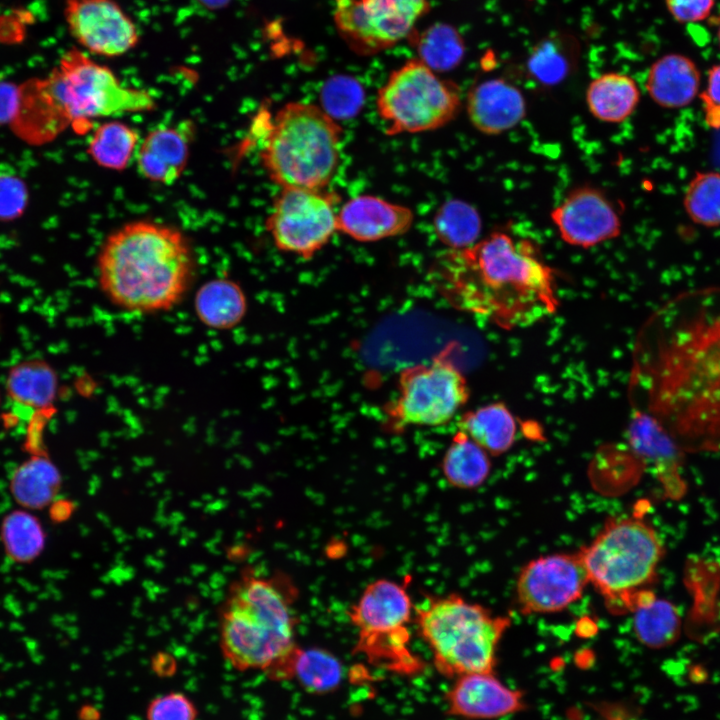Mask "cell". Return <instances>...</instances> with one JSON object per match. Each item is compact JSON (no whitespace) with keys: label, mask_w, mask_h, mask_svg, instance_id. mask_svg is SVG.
Returning <instances> with one entry per match:
<instances>
[{"label":"cell","mask_w":720,"mask_h":720,"mask_svg":"<svg viewBox=\"0 0 720 720\" xmlns=\"http://www.w3.org/2000/svg\"><path fill=\"white\" fill-rule=\"evenodd\" d=\"M628 437L634 451L653 463L665 484L676 486L678 491L682 489L679 475L682 448L652 416L634 409Z\"/></svg>","instance_id":"603a6c76"},{"label":"cell","mask_w":720,"mask_h":720,"mask_svg":"<svg viewBox=\"0 0 720 720\" xmlns=\"http://www.w3.org/2000/svg\"><path fill=\"white\" fill-rule=\"evenodd\" d=\"M442 473L453 487L470 490L481 486L491 471L489 454L465 432L454 434L441 462Z\"/></svg>","instance_id":"4dcf8cb0"},{"label":"cell","mask_w":720,"mask_h":720,"mask_svg":"<svg viewBox=\"0 0 720 720\" xmlns=\"http://www.w3.org/2000/svg\"><path fill=\"white\" fill-rule=\"evenodd\" d=\"M145 717L146 720H197L198 708L184 692L170 691L149 701Z\"/></svg>","instance_id":"f35d334b"},{"label":"cell","mask_w":720,"mask_h":720,"mask_svg":"<svg viewBox=\"0 0 720 720\" xmlns=\"http://www.w3.org/2000/svg\"><path fill=\"white\" fill-rule=\"evenodd\" d=\"M28 203V190L24 181L12 174H0V221L20 217Z\"/></svg>","instance_id":"ab89813d"},{"label":"cell","mask_w":720,"mask_h":720,"mask_svg":"<svg viewBox=\"0 0 720 720\" xmlns=\"http://www.w3.org/2000/svg\"><path fill=\"white\" fill-rule=\"evenodd\" d=\"M632 396L681 443L720 441V290L675 298L640 332Z\"/></svg>","instance_id":"6da1fadb"},{"label":"cell","mask_w":720,"mask_h":720,"mask_svg":"<svg viewBox=\"0 0 720 720\" xmlns=\"http://www.w3.org/2000/svg\"><path fill=\"white\" fill-rule=\"evenodd\" d=\"M449 354L446 349L430 363L400 372L398 394L385 408L393 428L444 425L467 403L470 390L466 378Z\"/></svg>","instance_id":"8fae6325"},{"label":"cell","mask_w":720,"mask_h":720,"mask_svg":"<svg viewBox=\"0 0 720 720\" xmlns=\"http://www.w3.org/2000/svg\"><path fill=\"white\" fill-rule=\"evenodd\" d=\"M589 584L615 613L632 611L657 573L663 557L655 529L635 517L609 519L595 538L579 550Z\"/></svg>","instance_id":"52a82bcc"},{"label":"cell","mask_w":720,"mask_h":720,"mask_svg":"<svg viewBox=\"0 0 720 720\" xmlns=\"http://www.w3.org/2000/svg\"><path fill=\"white\" fill-rule=\"evenodd\" d=\"M683 206L694 223L720 226V173L697 172L685 190Z\"/></svg>","instance_id":"8d00e7d4"},{"label":"cell","mask_w":720,"mask_h":720,"mask_svg":"<svg viewBox=\"0 0 720 720\" xmlns=\"http://www.w3.org/2000/svg\"><path fill=\"white\" fill-rule=\"evenodd\" d=\"M202 5L210 9H218L226 6L230 0H198Z\"/></svg>","instance_id":"f6af8a7d"},{"label":"cell","mask_w":720,"mask_h":720,"mask_svg":"<svg viewBox=\"0 0 720 720\" xmlns=\"http://www.w3.org/2000/svg\"><path fill=\"white\" fill-rule=\"evenodd\" d=\"M717 37H718V43H719V46H720V27H719L718 32H717Z\"/></svg>","instance_id":"bcb514c9"},{"label":"cell","mask_w":720,"mask_h":720,"mask_svg":"<svg viewBox=\"0 0 720 720\" xmlns=\"http://www.w3.org/2000/svg\"><path fill=\"white\" fill-rule=\"evenodd\" d=\"M335 28L360 56L388 50L416 31L430 0H332Z\"/></svg>","instance_id":"7c38bea8"},{"label":"cell","mask_w":720,"mask_h":720,"mask_svg":"<svg viewBox=\"0 0 720 720\" xmlns=\"http://www.w3.org/2000/svg\"><path fill=\"white\" fill-rule=\"evenodd\" d=\"M296 587L282 573L261 576L245 567L218 609L219 645L238 671L259 670L276 680L297 647Z\"/></svg>","instance_id":"277c9868"},{"label":"cell","mask_w":720,"mask_h":720,"mask_svg":"<svg viewBox=\"0 0 720 720\" xmlns=\"http://www.w3.org/2000/svg\"><path fill=\"white\" fill-rule=\"evenodd\" d=\"M342 129L320 106L285 104L264 137L260 160L282 188L323 190L340 161Z\"/></svg>","instance_id":"5b68a950"},{"label":"cell","mask_w":720,"mask_h":720,"mask_svg":"<svg viewBox=\"0 0 720 720\" xmlns=\"http://www.w3.org/2000/svg\"><path fill=\"white\" fill-rule=\"evenodd\" d=\"M97 279L115 307L139 314L169 311L189 291L195 259L178 229L150 221L123 225L104 241Z\"/></svg>","instance_id":"3957f363"},{"label":"cell","mask_w":720,"mask_h":720,"mask_svg":"<svg viewBox=\"0 0 720 720\" xmlns=\"http://www.w3.org/2000/svg\"><path fill=\"white\" fill-rule=\"evenodd\" d=\"M588 584L579 551L543 555L521 568L516 601L523 614L561 612L582 597Z\"/></svg>","instance_id":"5bb4252c"},{"label":"cell","mask_w":720,"mask_h":720,"mask_svg":"<svg viewBox=\"0 0 720 720\" xmlns=\"http://www.w3.org/2000/svg\"><path fill=\"white\" fill-rule=\"evenodd\" d=\"M433 229L441 243L451 250H460L478 241L482 219L472 204L460 199H450L436 211Z\"/></svg>","instance_id":"836d02e7"},{"label":"cell","mask_w":720,"mask_h":720,"mask_svg":"<svg viewBox=\"0 0 720 720\" xmlns=\"http://www.w3.org/2000/svg\"><path fill=\"white\" fill-rule=\"evenodd\" d=\"M417 58L436 73L456 68L465 56V42L452 25L436 23L409 38Z\"/></svg>","instance_id":"1f68e13d"},{"label":"cell","mask_w":720,"mask_h":720,"mask_svg":"<svg viewBox=\"0 0 720 720\" xmlns=\"http://www.w3.org/2000/svg\"><path fill=\"white\" fill-rule=\"evenodd\" d=\"M574 45L567 40L551 38L540 42L530 54L527 70L539 84L553 86L565 80L576 62Z\"/></svg>","instance_id":"d590c367"},{"label":"cell","mask_w":720,"mask_h":720,"mask_svg":"<svg viewBox=\"0 0 720 720\" xmlns=\"http://www.w3.org/2000/svg\"><path fill=\"white\" fill-rule=\"evenodd\" d=\"M338 202L337 194L323 190L282 188L266 229L279 250L311 259L337 231Z\"/></svg>","instance_id":"4fadbf2b"},{"label":"cell","mask_w":720,"mask_h":720,"mask_svg":"<svg viewBox=\"0 0 720 720\" xmlns=\"http://www.w3.org/2000/svg\"><path fill=\"white\" fill-rule=\"evenodd\" d=\"M192 130V124L184 121L149 131L135 156L139 173L155 183H175L188 162Z\"/></svg>","instance_id":"ffe728a7"},{"label":"cell","mask_w":720,"mask_h":720,"mask_svg":"<svg viewBox=\"0 0 720 720\" xmlns=\"http://www.w3.org/2000/svg\"><path fill=\"white\" fill-rule=\"evenodd\" d=\"M376 107L387 135L427 132L456 117L461 94L454 82L440 78L415 57L389 74L378 90Z\"/></svg>","instance_id":"30bf717a"},{"label":"cell","mask_w":720,"mask_h":720,"mask_svg":"<svg viewBox=\"0 0 720 720\" xmlns=\"http://www.w3.org/2000/svg\"><path fill=\"white\" fill-rule=\"evenodd\" d=\"M431 274L451 306L504 330L534 325L559 307L553 268L530 241L504 232L446 252Z\"/></svg>","instance_id":"7a4b0ae2"},{"label":"cell","mask_w":720,"mask_h":720,"mask_svg":"<svg viewBox=\"0 0 720 720\" xmlns=\"http://www.w3.org/2000/svg\"><path fill=\"white\" fill-rule=\"evenodd\" d=\"M466 110L474 128L486 135H499L514 128L527 112L521 90L502 78L486 79L471 87Z\"/></svg>","instance_id":"d6986e66"},{"label":"cell","mask_w":720,"mask_h":720,"mask_svg":"<svg viewBox=\"0 0 720 720\" xmlns=\"http://www.w3.org/2000/svg\"><path fill=\"white\" fill-rule=\"evenodd\" d=\"M64 16L72 37L90 53L118 57L139 42L135 23L115 0H66Z\"/></svg>","instance_id":"9a60e30c"},{"label":"cell","mask_w":720,"mask_h":720,"mask_svg":"<svg viewBox=\"0 0 720 720\" xmlns=\"http://www.w3.org/2000/svg\"><path fill=\"white\" fill-rule=\"evenodd\" d=\"M61 475L55 464L43 455L22 462L10 479V491L15 501L27 510L49 505L61 487Z\"/></svg>","instance_id":"f1b7e54d"},{"label":"cell","mask_w":720,"mask_h":720,"mask_svg":"<svg viewBox=\"0 0 720 720\" xmlns=\"http://www.w3.org/2000/svg\"><path fill=\"white\" fill-rule=\"evenodd\" d=\"M343 674L341 662L329 651L298 646L277 680H296L307 692L324 694L339 687Z\"/></svg>","instance_id":"83f0119b"},{"label":"cell","mask_w":720,"mask_h":720,"mask_svg":"<svg viewBox=\"0 0 720 720\" xmlns=\"http://www.w3.org/2000/svg\"><path fill=\"white\" fill-rule=\"evenodd\" d=\"M5 388L9 399L20 407L48 409L56 399L58 376L45 360L27 359L9 369Z\"/></svg>","instance_id":"d4e9b609"},{"label":"cell","mask_w":720,"mask_h":720,"mask_svg":"<svg viewBox=\"0 0 720 720\" xmlns=\"http://www.w3.org/2000/svg\"><path fill=\"white\" fill-rule=\"evenodd\" d=\"M19 102V84L0 80V125L11 124Z\"/></svg>","instance_id":"b9f144b4"},{"label":"cell","mask_w":720,"mask_h":720,"mask_svg":"<svg viewBox=\"0 0 720 720\" xmlns=\"http://www.w3.org/2000/svg\"><path fill=\"white\" fill-rule=\"evenodd\" d=\"M410 580V576L401 583L374 580L348 612L357 632L354 653L374 667L408 677L424 669L423 661L411 647L415 606L408 591Z\"/></svg>","instance_id":"ba28073f"},{"label":"cell","mask_w":720,"mask_h":720,"mask_svg":"<svg viewBox=\"0 0 720 720\" xmlns=\"http://www.w3.org/2000/svg\"><path fill=\"white\" fill-rule=\"evenodd\" d=\"M10 127L26 143L43 145L69 126L49 95L43 79L32 78L19 84V102Z\"/></svg>","instance_id":"44dd1931"},{"label":"cell","mask_w":720,"mask_h":720,"mask_svg":"<svg viewBox=\"0 0 720 720\" xmlns=\"http://www.w3.org/2000/svg\"><path fill=\"white\" fill-rule=\"evenodd\" d=\"M42 79L68 126L78 132L94 119L151 111L156 105L148 91L124 86L112 70L76 48Z\"/></svg>","instance_id":"9c48e42d"},{"label":"cell","mask_w":720,"mask_h":720,"mask_svg":"<svg viewBox=\"0 0 720 720\" xmlns=\"http://www.w3.org/2000/svg\"><path fill=\"white\" fill-rule=\"evenodd\" d=\"M715 0H665L670 15L679 23L705 20L713 10Z\"/></svg>","instance_id":"60d3db41"},{"label":"cell","mask_w":720,"mask_h":720,"mask_svg":"<svg viewBox=\"0 0 720 720\" xmlns=\"http://www.w3.org/2000/svg\"><path fill=\"white\" fill-rule=\"evenodd\" d=\"M459 429L489 455L499 456L514 444L517 423L504 403L495 402L467 411L459 421Z\"/></svg>","instance_id":"4316f807"},{"label":"cell","mask_w":720,"mask_h":720,"mask_svg":"<svg viewBox=\"0 0 720 720\" xmlns=\"http://www.w3.org/2000/svg\"><path fill=\"white\" fill-rule=\"evenodd\" d=\"M640 91L629 75L608 72L593 79L586 90V103L590 113L607 123H620L636 109Z\"/></svg>","instance_id":"484cf974"},{"label":"cell","mask_w":720,"mask_h":720,"mask_svg":"<svg viewBox=\"0 0 720 720\" xmlns=\"http://www.w3.org/2000/svg\"><path fill=\"white\" fill-rule=\"evenodd\" d=\"M364 99L361 84L345 75L329 79L320 93L321 108L333 119H347L355 116Z\"/></svg>","instance_id":"74e56055"},{"label":"cell","mask_w":720,"mask_h":720,"mask_svg":"<svg viewBox=\"0 0 720 720\" xmlns=\"http://www.w3.org/2000/svg\"><path fill=\"white\" fill-rule=\"evenodd\" d=\"M445 699L447 714L465 720H492L527 708L522 691L504 684L494 672L456 677Z\"/></svg>","instance_id":"e0dca14e"},{"label":"cell","mask_w":720,"mask_h":720,"mask_svg":"<svg viewBox=\"0 0 720 720\" xmlns=\"http://www.w3.org/2000/svg\"><path fill=\"white\" fill-rule=\"evenodd\" d=\"M420 637L430 648L439 673L456 678L494 672L499 643L511 619L451 593L430 597L414 608Z\"/></svg>","instance_id":"8992f818"},{"label":"cell","mask_w":720,"mask_h":720,"mask_svg":"<svg viewBox=\"0 0 720 720\" xmlns=\"http://www.w3.org/2000/svg\"><path fill=\"white\" fill-rule=\"evenodd\" d=\"M414 221L412 210L378 196L351 198L337 212V231L359 242L402 235Z\"/></svg>","instance_id":"ac0fdd59"},{"label":"cell","mask_w":720,"mask_h":720,"mask_svg":"<svg viewBox=\"0 0 720 720\" xmlns=\"http://www.w3.org/2000/svg\"><path fill=\"white\" fill-rule=\"evenodd\" d=\"M550 217L560 238L574 247L591 248L621 234L622 222L615 205L590 185L570 190Z\"/></svg>","instance_id":"2e32d148"},{"label":"cell","mask_w":720,"mask_h":720,"mask_svg":"<svg viewBox=\"0 0 720 720\" xmlns=\"http://www.w3.org/2000/svg\"><path fill=\"white\" fill-rule=\"evenodd\" d=\"M0 538L9 558L19 563L35 560L46 543L40 521L27 509L6 515L1 523Z\"/></svg>","instance_id":"e575fe53"},{"label":"cell","mask_w":720,"mask_h":720,"mask_svg":"<svg viewBox=\"0 0 720 720\" xmlns=\"http://www.w3.org/2000/svg\"><path fill=\"white\" fill-rule=\"evenodd\" d=\"M633 631L646 647L661 649L677 641L681 631L678 609L670 601L645 591L634 609Z\"/></svg>","instance_id":"f546056e"},{"label":"cell","mask_w":720,"mask_h":720,"mask_svg":"<svg viewBox=\"0 0 720 720\" xmlns=\"http://www.w3.org/2000/svg\"><path fill=\"white\" fill-rule=\"evenodd\" d=\"M706 124L714 129L720 128V105L708 101H702Z\"/></svg>","instance_id":"ee69618b"},{"label":"cell","mask_w":720,"mask_h":720,"mask_svg":"<svg viewBox=\"0 0 720 720\" xmlns=\"http://www.w3.org/2000/svg\"><path fill=\"white\" fill-rule=\"evenodd\" d=\"M700 82V71L691 58L670 53L650 66L645 88L656 104L674 109L687 106L694 100Z\"/></svg>","instance_id":"7402d4cb"},{"label":"cell","mask_w":720,"mask_h":720,"mask_svg":"<svg viewBox=\"0 0 720 720\" xmlns=\"http://www.w3.org/2000/svg\"><path fill=\"white\" fill-rule=\"evenodd\" d=\"M194 310L198 320L213 330L236 327L247 312V298L240 285L228 278L205 282L196 292Z\"/></svg>","instance_id":"cb8c5ba5"},{"label":"cell","mask_w":720,"mask_h":720,"mask_svg":"<svg viewBox=\"0 0 720 720\" xmlns=\"http://www.w3.org/2000/svg\"><path fill=\"white\" fill-rule=\"evenodd\" d=\"M139 144L134 128L119 121H108L93 131L87 153L98 166L121 171L136 156Z\"/></svg>","instance_id":"d6a6232c"},{"label":"cell","mask_w":720,"mask_h":720,"mask_svg":"<svg viewBox=\"0 0 720 720\" xmlns=\"http://www.w3.org/2000/svg\"><path fill=\"white\" fill-rule=\"evenodd\" d=\"M702 101L720 105V63L712 66L708 71L707 88L700 94Z\"/></svg>","instance_id":"7bdbcfd3"}]
</instances>
